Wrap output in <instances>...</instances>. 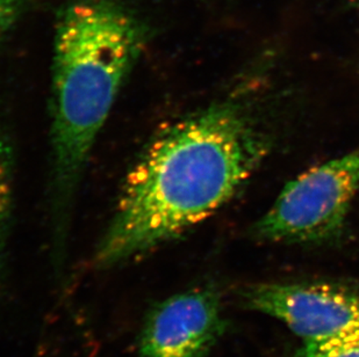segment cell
Instances as JSON below:
<instances>
[{
	"label": "cell",
	"mask_w": 359,
	"mask_h": 357,
	"mask_svg": "<svg viewBox=\"0 0 359 357\" xmlns=\"http://www.w3.org/2000/svg\"><path fill=\"white\" fill-rule=\"evenodd\" d=\"M245 307L277 318L305 341L359 327V293L327 284H262L244 291Z\"/></svg>",
	"instance_id": "obj_4"
},
{
	"label": "cell",
	"mask_w": 359,
	"mask_h": 357,
	"mask_svg": "<svg viewBox=\"0 0 359 357\" xmlns=\"http://www.w3.org/2000/svg\"><path fill=\"white\" fill-rule=\"evenodd\" d=\"M147 38L142 21L114 0H76L60 14L51 143L55 215L62 238L88 155Z\"/></svg>",
	"instance_id": "obj_2"
},
{
	"label": "cell",
	"mask_w": 359,
	"mask_h": 357,
	"mask_svg": "<svg viewBox=\"0 0 359 357\" xmlns=\"http://www.w3.org/2000/svg\"><path fill=\"white\" fill-rule=\"evenodd\" d=\"M295 357H359V327L316 341H305Z\"/></svg>",
	"instance_id": "obj_7"
},
{
	"label": "cell",
	"mask_w": 359,
	"mask_h": 357,
	"mask_svg": "<svg viewBox=\"0 0 359 357\" xmlns=\"http://www.w3.org/2000/svg\"><path fill=\"white\" fill-rule=\"evenodd\" d=\"M26 0H0V43L24 10Z\"/></svg>",
	"instance_id": "obj_8"
},
{
	"label": "cell",
	"mask_w": 359,
	"mask_h": 357,
	"mask_svg": "<svg viewBox=\"0 0 359 357\" xmlns=\"http://www.w3.org/2000/svg\"><path fill=\"white\" fill-rule=\"evenodd\" d=\"M359 190V151L316 166L286 185L255 226L276 243H319L342 231Z\"/></svg>",
	"instance_id": "obj_3"
},
{
	"label": "cell",
	"mask_w": 359,
	"mask_h": 357,
	"mask_svg": "<svg viewBox=\"0 0 359 357\" xmlns=\"http://www.w3.org/2000/svg\"><path fill=\"white\" fill-rule=\"evenodd\" d=\"M355 3L358 4L359 5V0H355Z\"/></svg>",
	"instance_id": "obj_9"
},
{
	"label": "cell",
	"mask_w": 359,
	"mask_h": 357,
	"mask_svg": "<svg viewBox=\"0 0 359 357\" xmlns=\"http://www.w3.org/2000/svg\"><path fill=\"white\" fill-rule=\"evenodd\" d=\"M13 208V158L7 143L0 137V282L4 273L7 237Z\"/></svg>",
	"instance_id": "obj_6"
},
{
	"label": "cell",
	"mask_w": 359,
	"mask_h": 357,
	"mask_svg": "<svg viewBox=\"0 0 359 357\" xmlns=\"http://www.w3.org/2000/svg\"><path fill=\"white\" fill-rule=\"evenodd\" d=\"M217 293L194 288L157 303L140 332L137 357H201L224 332Z\"/></svg>",
	"instance_id": "obj_5"
},
{
	"label": "cell",
	"mask_w": 359,
	"mask_h": 357,
	"mask_svg": "<svg viewBox=\"0 0 359 357\" xmlns=\"http://www.w3.org/2000/svg\"><path fill=\"white\" fill-rule=\"evenodd\" d=\"M263 152L261 136L231 104L165 129L126 176L93 266L123 265L213 215L249 178Z\"/></svg>",
	"instance_id": "obj_1"
}]
</instances>
